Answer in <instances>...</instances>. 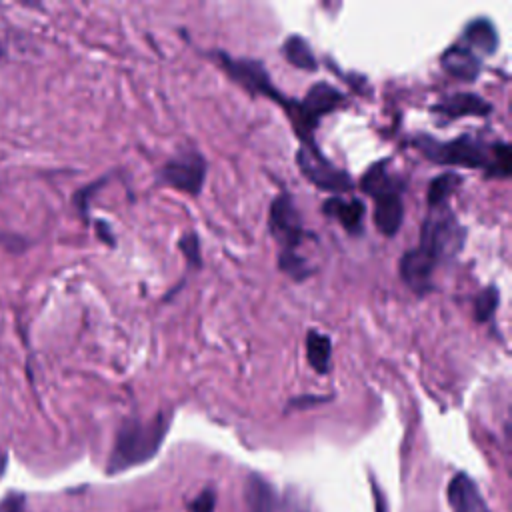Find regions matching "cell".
<instances>
[{"label": "cell", "mask_w": 512, "mask_h": 512, "mask_svg": "<svg viewBox=\"0 0 512 512\" xmlns=\"http://www.w3.org/2000/svg\"><path fill=\"white\" fill-rule=\"evenodd\" d=\"M464 236L466 230L446 204L428 210L420 230V242L404 252L398 264L400 276L412 292L426 294L432 290L436 268L460 252Z\"/></svg>", "instance_id": "6da1fadb"}, {"label": "cell", "mask_w": 512, "mask_h": 512, "mask_svg": "<svg viewBox=\"0 0 512 512\" xmlns=\"http://www.w3.org/2000/svg\"><path fill=\"white\" fill-rule=\"evenodd\" d=\"M414 146L436 164L464 166L474 170H484L488 176L506 178L510 174L512 152L506 142H486L474 134H462L448 142L436 140L426 134L414 138Z\"/></svg>", "instance_id": "7a4b0ae2"}, {"label": "cell", "mask_w": 512, "mask_h": 512, "mask_svg": "<svg viewBox=\"0 0 512 512\" xmlns=\"http://www.w3.org/2000/svg\"><path fill=\"white\" fill-rule=\"evenodd\" d=\"M170 422V412H158L148 420H126L116 432V440L106 466L108 474H118L152 460L168 434Z\"/></svg>", "instance_id": "3957f363"}, {"label": "cell", "mask_w": 512, "mask_h": 512, "mask_svg": "<svg viewBox=\"0 0 512 512\" xmlns=\"http://www.w3.org/2000/svg\"><path fill=\"white\" fill-rule=\"evenodd\" d=\"M268 228L280 246L278 266L294 280H304L308 274H312L306 258L298 252L308 232L290 194L282 192L272 200L268 210Z\"/></svg>", "instance_id": "277c9868"}, {"label": "cell", "mask_w": 512, "mask_h": 512, "mask_svg": "<svg viewBox=\"0 0 512 512\" xmlns=\"http://www.w3.org/2000/svg\"><path fill=\"white\" fill-rule=\"evenodd\" d=\"M360 188L374 200V224L384 236H394L404 220L402 180L388 170V160L374 162L360 178Z\"/></svg>", "instance_id": "5b68a950"}, {"label": "cell", "mask_w": 512, "mask_h": 512, "mask_svg": "<svg viewBox=\"0 0 512 512\" xmlns=\"http://www.w3.org/2000/svg\"><path fill=\"white\" fill-rule=\"evenodd\" d=\"M344 102V94L330 86L328 82L314 84L304 100H292L288 98L282 106L286 110V116L290 118L294 132L302 140V144H314V130L318 128V122L336 110Z\"/></svg>", "instance_id": "8992f818"}, {"label": "cell", "mask_w": 512, "mask_h": 512, "mask_svg": "<svg viewBox=\"0 0 512 512\" xmlns=\"http://www.w3.org/2000/svg\"><path fill=\"white\" fill-rule=\"evenodd\" d=\"M296 166L302 172V176L312 182L316 188L326 190V192H350L354 188L352 178L336 168L314 144H300L296 152Z\"/></svg>", "instance_id": "52a82bcc"}, {"label": "cell", "mask_w": 512, "mask_h": 512, "mask_svg": "<svg viewBox=\"0 0 512 512\" xmlns=\"http://www.w3.org/2000/svg\"><path fill=\"white\" fill-rule=\"evenodd\" d=\"M160 182L188 196H198L206 180V160L194 148H184L172 156L158 174Z\"/></svg>", "instance_id": "ba28073f"}, {"label": "cell", "mask_w": 512, "mask_h": 512, "mask_svg": "<svg viewBox=\"0 0 512 512\" xmlns=\"http://www.w3.org/2000/svg\"><path fill=\"white\" fill-rule=\"evenodd\" d=\"M244 500L250 512H308V506L294 492H280L260 474H250L244 482Z\"/></svg>", "instance_id": "9c48e42d"}, {"label": "cell", "mask_w": 512, "mask_h": 512, "mask_svg": "<svg viewBox=\"0 0 512 512\" xmlns=\"http://www.w3.org/2000/svg\"><path fill=\"white\" fill-rule=\"evenodd\" d=\"M222 68L234 78L242 88H246L252 94H264L270 100L278 102L280 106L286 104L288 96H284L276 86L272 84L266 68L258 60H246V58H230L226 54H218Z\"/></svg>", "instance_id": "30bf717a"}, {"label": "cell", "mask_w": 512, "mask_h": 512, "mask_svg": "<svg viewBox=\"0 0 512 512\" xmlns=\"http://www.w3.org/2000/svg\"><path fill=\"white\" fill-rule=\"evenodd\" d=\"M432 112L442 120H456L462 116H488L492 112V104L478 94L456 92L438 100L432 106Z\"/></svg>", "instance_id": "8fae6325"}, {"label": "cell", "mask_w": 512, "mask_h": 512, "mask_svg": "<svg viewBox=\"0 0 512 512\" xmlns=\"http://www.w3.org/2000/svg\"><path fill=\"white\" fill-rule=\"evenodd\" d=\"M446 498L450 502L452 512H490L480 488L464 472L452 476L446 488Z\"/></svg>", "instance_id": "7c38bea8"}, {"label": "cell", "mask_w": 512, "mask_h": 512, "mask_svg": "<svg viewBox=\"0 0 512 512\" xmlns=\"http://www.w3.org/2000/svg\"><path fill=\"white\" fill-rule=\"evenodd\" d=\"M322 212L326 216L336 218L342 228L348 234H360L364 228V216H366V206L360 198H342V196H330L322 204Z\"/></svg>", "instance_id": "4fadbf2b"}, {"label": "cell", "mask_w": 512, "mask_h": 512, "mask_svg": "<svg viewBox=\"0 0 512 512\" xmlns=\"http://www.w3.org/2000/svg\"><path fill=\"white\" fill-rule=\"evenodd\" d=\"M440 64L442 68L464 82H472L478 78L480 74V56H476L468 46L464 44H454L450 48L444 50V54L440 56Z\"/></svg>", "instance_id": "5bb4252c"}, {"label": "cell", "mask_w": 512, "mask_h": 512, "mask_svg": "<svg viewBox=\"0 0 512 512\" xmlns=\"http://www.w3.org/2000/svg\"><path fill=\"white\" fill-rule=\"evenodd\" d=\"M462 44L476 56H492L498 50V32L488 18H474L462 32Z\"/></svg>", "instance_id": "9a60e30c"}, {"label": "cell", "mask_w": 512, "mask_h": 512, "mask_svg": "<svg viewBox=\"0 0 512 512\" xmlns=\"http://www.w3.org/2000/svg\"><path fill=\"white\" fill-rule=\"evenodd\" d=\"M330 356H332V340L328 334L310 330L306 336V358L308 364L318 372L326 374L330 368Z\"/></svg>", "instance_id": "2e32d148"}, {"label": "cell", "mask_w": 512, "mask_h": 512, "mask_svg": "<svg viewBox=\"0 0 512 512\" xmlns=\"http://www.w3.org/2000/svg\"><path fill=\"white\" fill-rule=\"evenodd\" d=\"M282 54L294 68H300L306 72H314L318 68L316 56H314L310 44L302 36L286 38L282 44Z\"/></svg>", "instance_id": "e0dca14e"}, {"label": "cell", "mask_w": 512, "mask_h": 512, "mask_svg": "<svg viewBox=\"0 0 512 512\" xmlns=\"http://www.w3.org/2000/svg\"><path fill=\"white\" fill-rule=\"evenodd\" d=\"M462 184V176L456 172H444L440 176H436L430 184H428V206L436 208L448 202V198L456 192V188Z\"/></svg>", "instance_id": "ac0fdd59"}, {"label": "cell", "mask_w": 512, "mask_h": 512, "mask_svg": "<svg viewBox=\"0 0 512 512\" xmlns=\"http://www.w3.org/2000/svg\"><path fill=\"white\" fill-rule=\"evenodd\" d=\"M498 300H500V292H498L496 286L484 288L474 298V318L478 322H488L494 316L496 308H498Z\"/></svg>", "instance_id": "d6986e66"}, {"label": "cell", "mask_w": 512, "mask_h": 512, "mask_svg": "<svg viewBox=\"0 0 512 512\" xmlns=\"http://www.w3.org/2000/svg\"><path fill=\"white\" fill-rule=\"evenodd\" d=\"M180 250L184 252V256H186V260L190 262V264H194V268H198L200 266V242H198V236L194 234V232H188V234H184L182 236V240H180Z\"/></svg>", "instance_id": "ffe728a7"}, {"label": "cell", "mask_w": 512, "mask_h": 512, "mask_svg": "<svg viewBox=\"0 0 512 512\" xmlns=\"http://www.w3.org/2000/svg\"><path fill=\"white\" fill-rule=\"evenodd\" d=\"M214 504H216V494L212 488H204L190 504H188V512H214Z\"/></svg>", "instance_id": "44dd1931"}, {"label": "cell", "mask_w": 512, "mask_h": 512, "mask_svg": "<svg viewBox=\"0 0 512 512\" xmlns=\"http://www.w3.org/2000/svg\"><path fill=\"white\" fill-rule=\"evenodd\" d=\"M0 512H24V496L18 492L8 494L0 500Z\"/></svg>", "instance_id": "7402d4cb"}, {"label": "cell", "mask_w": 512, "mask_h": 512, "mask_svg": "<svg viewBox=\"0 0 512 512\" xmlns=\"http://www.w3.org/2000/svg\"><path fill=\"white\" fill-rule=\"evenodd\" d=\"M98 232H100V236L104 238V242H108V244H114V236L108 232V228L104 226V222H98Z\"/></svg>", "instance_id": "603a6c76"}, {"label": "cell", "mask_w": 512, "mask_h": 512, "mask_svg": "<svg viewBox=\"0 0 512 512\" xmlns=\"http://www.w3.org/2000/svg\"><path fill=\"white\" fill-rule=\"evenodd\" d=\"M6 462H8V456L0 450V476H2L4 470H6Z\"/></svg>", "instance_id": "cb8c5ba5"}, {"label": "cell", "mask_w": 512, "mask_h": 512, "mask_svg": "<svg viewBox=\"0 0 512 512\" xmlns=\"http://www.w3.org/2000/svg\"><path fill=\"white\" fill-rule=\"evenodd\" d=\"M0 54H2V46H0Z\"/></svg>", "instance_id": "d4e9b609"}]
</instances>
